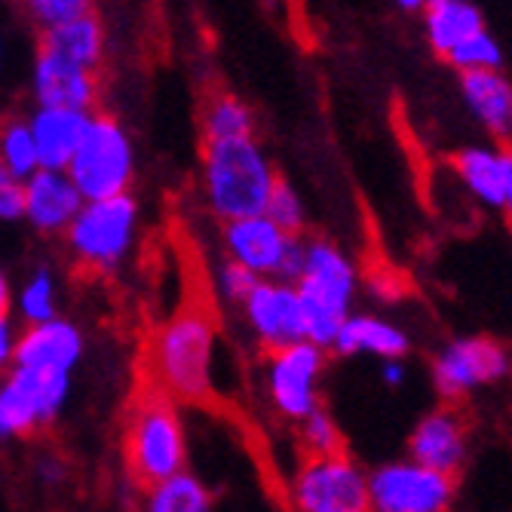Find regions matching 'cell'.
Wrapping results in <instances>:
<instances>
[{
	"label": "cell",
	"instance_id": "obj_1",
	"mask_svg": "<svg viewBox=\"0 0 512 512\" xmlns=\"http://www.w3.org/2000/svg\"><path fill=\"white\" fill-rule=\"evenodd\" d=\"M276 169L255 135L203 138L200 184L203 200L218 221L264 212Z\"/></svg>",
	"mask_w": 512,
	"mask_h": 512
},
{
	"label": "cell",
	"instance_id": "obj_2",
	"mask_svg": "<svg viewBox=\"0 0 512 512\" xmlns=\"http://www.w3.org/2000/svg\"><path fill=\"white\" fill-rule=\"evenodd\" d=\"M218 325L206 307H184L151 341V381L172 399L200 402L212 393Z\"/></svg>",
	"mask_w": 512,
	"mask_h": 512
},
{
	"label": "cell",
	"instance_id": "obj_3",
	"mask_svg": "<svg viewBox=\"0 0 512 512\" xmlns=\"http://www.w3.org/2000/svg\"><path fill=\"white\" fill-rule=\"evenodd\" d=\"M123 463L129 482L138 491L188 467V439H184L175 399L157 387L129 405L123 427Z\"/></svg>",
	"mask_w": 512,
	"mask_h": 512
},
{
	"label": "cell",
	"instance_id": "obj_4",
	"mask_svg": "<svg viewBox=\"0 0 512 512\" xmlns=\"http://www.w3.org/2000/svg\"><path fill=\"white\" fill-rule=\"evenodd\" d=\"M295 289L304 313L307 341L329 350L335 332L353 307L356 267L332 240L310 237L304 240V264L295 279Z\"/></svg>",
	"mask_w": 512,
	"mask_h": 512
},
{
	"label": "cell",
	"instance_id": "obj_5",
	"mask_svg": "<svg viewBox=\"0 0 512 512\" xmlns=\"http://www.w3.org/2000/svg\"><path fill=\"white\" fill-rule=\"evenodd\" d=\"M138 237V200L132 191L83 200L74 221L65 227V249L86 273H111L123 267Z\"/></svg>",
	"mask_w": 512,
	"mask_h": 512
},
{
	"label": "cell",
	"instance_id": "obj_6",
	"mask_svg": "<svg viewBox=\"0 0 512 512\" xmlns=\"http://www.w3.org/2000/svg\"><path fill=\"white\" fill-rule=\"evenodd\" d=\"M65 172L77 184L83 200H102L132 191V178H135L132 135L114 114L96 108Z\"/></svg>",
	"mask_w": 512,
	"mask_h": 512
},
{
	"label": "cell",
	"instance_id": "obj_7",
	"mask_svg": "<svg viewBox=\"0 0 512 512\" xmlns=\"http://www.w3.org/2000/svg\"><path fill=\"white\" fill-rule=\"evenodd\" d=\"M224 258H234L258 276L295 283L304 264V234H286L264 212L221 221Z\"/></svg>",
	"mask_w": 512,
	"mask_h": 512
},
{
	"label": "cell",
	"instance_id": "obj_8",
	"mask_svg": "<svg viewBox=\"0 0 512 512\" xmlns=\"http://www.w3.org/2000/svg\"><path fill=\"white\" fill-rule=\"evenodd\" d=\"M292 506L301 512H365L368 473L347 451L304 454L292 479Z\"/></svg>",
	"mask_w": 512,
	"mask_h": 512
},
{
	"label": "cell",
	"instance_id": "obj_9",
	"mask_svg": "<svg viewBox=\"0 0 512 512\" xmlns=\"http://www.w3.org/2000/svg\"><path fill=\"white\" fill-rule=\"evenodd\" d=\"M325 365H329V350L307 338L267 350L264 390L267 402L283 421L298 424L319 405V378Z\"/></svg>",
	"mask_w": 512,
	"mask_h": 512
},
{
	"label": "cell",
	"instance_id": "obj_10",
	"mask_svg": "<svg viewBox=\"0 0 512 512\" xmlns=\"http://www.w3.org/2000/svg\"><path fill=\"white\" fill-rule=\"evenodd\" d=\"M457 479L417 460H399L368 476V506L378 512H442L451 506Z\"/></svg>",
	"mask_w": 512,
	"mask_h": 512
},
{
	"label": "cell",
	"instance_id": "obj_11",
	"mask_svg": "<svg viewBox=\"0 0 512 512\" xmlns=\"http://www.w3.org/2000/svg\"><path fill=\"white\" fill-rule=\"evenodd\" d=\"M240 310H243V319L249 325L252 338L258 341L264 353L307 338L298 289L289 279L261 276L252 286V292L240 301Z\"/></svg>",
	"mask_w": 512,
	"mask_h": 512
},
{
	"label": "cell",
	"instance_id": "obj_12",
	"mask_svg": "<svg viewBox=\"0 0 512 512\" xmlns=\"http://www.w3.org/2000/svg\"><path fill=\"white\" fill-rule=\"evenodd\" d=\"M509 371V353L491 338H463L448 344L433 362V384L442 399L457 402L482 384H494Z\"/></svg>",
	"mask_w": 512,
	"mask_h": 512
},
{
	"label": "cell",
	"instance_id": "obj_13",
	"mask_svg": "<svg viewBox=\"0 0 512 512\" xmlns=\"http://www.w3.org/2000/svg\"><path fill=\"white\" fill-rule=\"evenodd\" d=\"M83 197L65 169L40 166L22 181V221L37 237H62Z\"/></svg>",
	"mask_w": 512,
	"mask_h": 512
},
{
	"label": "cell",
	"instance_id": "obj_14",
	"mask_svg": "<svg viewBox=\"0 0 512 512\" xmlns=\"http://www.w3.org/2000/svg\"><path fill=\"white\" fill-rule=\"evenodd\" d=\"M31 99L34 105L96 111L102 99V77L96 68L77 65L37 46L31 65Z\"/></svg>",
	"mask_w": 512,
	"mask_h": 512
},
{
	"label": "cell",
	"instance_id": "obj_15",
	"mask_svg": "<svg viewBox=\"0 0 512 512\" xmlns=\"http://www.w3.org/2000/svg\"><path fill=\"white\" fill-rule=\"evenodd\" d=\"M86 338L80 325L65 316H50L19 329L13 365L46 368V371H74L83 359Z\"/></svg>",
	"mask_w": 512,
	"mask_h": 512
},
{
	"label": "cell",
	"instance_id": "obj_16",
	"mask_svg": "<svg viewBox=\"0 0 512 512\" xmlns=\"http://www.w3.org/2000/svg\"><path fill=\"white\" fill-rule=\"evenodd\" d=\"M408 454L424 467L457 479L463 463H467V424H463V417L451 408L427 414L408 439Z\"/></svg>",
	"mask_w": 512,
	"mask_h": 512
},
{
	"label": "cell",
	"instance_id": "obj_17",
	"mask_svg": "<svg viewBox=\"0 0 512 512\" xmlns=\"http://www.w3.org/2000/svg\"><path fill=\"white\" fill-rule=\"evenodd\" d=\"M460 92L500 151H512V83L500 68L460 71Z\"/></svg>",
	"mask_w": 512,
	"mask_h": 512
},
{
	"label": "cell",
	"instance_id": "obj_18",
	"mask_svg": "<svg viewBox=\"0 0 512 512\" xmlns=\"http://www.w3.org/2000/svg\"><path fill=\"white\" fill-rule=\"evenodd\" d=\"M89 117L92 111H80V108L34 105V111L28 114V126L34 135L40 166L65 169L89 126Z\"/></svg>",
	"mask_w": 512,
	"mask_h": 512
},
{
	"label": "cell",
	"instance_id": "obj_19",
	"mask_svg": "<svg viewBox=\"0 0 512 512\" xmlns=\"http://www.w3.org/2000/svg\"><path fill=\"white\" fill-rule=\"evenodd\" d=\"M37 46L62 56V59H71L77 65L102 71L105 56H108V31H105V22L99 19V13L92 10V13H83L62 25L43 28L37 34Z\"/></svg>",
	"mask_w": 512,
	"mask_h": 512
},
{
	"label": "cell",
	"instance_id": "obj_20",
	"mask_svg": "<svg viewBox=\"0 0 512 512\" xmlns=\"http://www.w3.org/2000/svg\"><path fill=\"white\" fill-rule=\"evenodd\" d=\"M329 350H335L338 356L371 353V356H381V359H402L408 353V338L402 329H396V325L387 319L350 313L341 322V329L335 332Z\"/></svg>",
	"mask_w": 512,
	"mask_h": 512
},
{
	"label": "cell",
	"instance_id": "obj_21",
	"mask_svg": "<svg viewBox=\"0 0 512 512\" xmlns=\"http://www.w3.org/2000/svg\"><path fill=\"white\" fill-rule=\"evenodd\" d=\"M142 497H145V509L151 512H206L215 506V494L209 491V485L188 467L148 485Z\"/></svg>",
	"mask_w": 512,
	"mask_h": 512
},
{
	"label": "cell",
	"instance_id": "obj_22",
	"mask_svg": "<svg viewBox=\"0 0 512 512\" xmlns=\"http://www.w3.org/2000/svg\"><path fill=\"white\" fill-rule=\"evenodd\" d=\"M10 375L22 384L25 396L31 399L40 427L50 430L62 408L68 405L71 396V371H46V368H25V365H10Z\"/></svg>",
	"mask_w": 512,
	"mask_h": 512
},
{
	"label": "cell",
	"instance_id": "obj_23",
	"mask_svg": "<svg viewBox=\"0 0 512 512\" xmlns=\"http://www.w3.org/2000/svg\"><path fill=\"white\" fill-rule=\"evenodd\" d=\"M427 43L430 50L445 59L451 46H457L463 37L485 28L482 13L467 4V0H442V4H427Z\"/></svg>",
	"mask_w": 512,
	"mask_h": 512
},
{
	"label": "cell",
	"instance_id": "obj_24",
	"mask_svg": "<svg viewBox=\"0 0 512 512\" xmlns=\"http://www.w3.org/2000/svg\"><path fill=\"white\" fill-rule=\"evenodd\" d=\"M454 169L463 184L488 206H503V154L485 148H463L454 154Z\"/></svg>",
	"mask_w": 512,
	"mask_h": 512
},
{
	"label": "cell",
	"instance_id": "obj_25",
	"mask_svg": "<svg viewBox=\"0 0 512 512\" xmlns=\"http://www.w3.org/2000/svg\"><path fill=\"white\" fill-rule=\"evenodd\" d=\"M40 417L25 396L22 384L4 371L0 375V442H22L40 433Z\"/></svg>",
	"mask_w": 512,
	"mask_h": 512
},
{
	"label": "cell",
	"instance_id": "obj_26",
	"mask_svg": "<svg viewBox=\"0 0 512 512\" xmlns=\"http://www.w3.org/2000/svg\"><path fill=\"white\" fill-rule=\"evenodd\" d=\"M16 316L22 325L43 322L50 316H59V283L56 273L50 267H37L25 276V283L19 286L13 298Z\"/></svg>",
	"mask_w": 512,
	"mask_h": 512
},
{
	"label": "cell",
	"instance_id": "obj_27",
	"mask_svg": "<svg viewBox=\"0 0 512 512\" xmlns=\"http://www.w3.org/2000/svg\"><path fill=\"white\" fill-rule=\"evenodd\" d=\"M203 138H237V135H255V114L252 108L230 96V92H215L206 99L203 108Z\"/></svg>",
	"mask_w": 512,
	"mask_h": 512
},
{
	"label": "cell",
	"instance_id": "obj_28",
	"mask_svg": "<svg viewBox=\"0 0 512 512\" xmlns=\"http://www.w3.org/2000/svg\"><path fill=\"white\" fill-rule=\"evenodd\" d=\"M0 163L22 181L34 169H40V157H37V145H34L28 117H0Z\"/></svg>",
	"mask_w": 512,
	"mask_h": 512
},
{
	"label": "cell",
	"instance_id": "obj_29",
	"mask_svg": "<svg viewBox=\"0 0 512 512\" xmlns=\"http://www.w3.org/2000/svg\"><path fill=\"white\" fill-rule=\"evenodd\" d=\"M298 436H301V448L304 454H335L344 451V436L335 424V417L325 411L322 405H316L310 414H304L298 421Z\"/></svg>",
	"mask_w": 512,
	"mask_h": 512
},
{
	"label": "cell",
	"instance_id": "obj_30",
	"mask_svg": "<svg viewBox=\"0 0 512 512\" xmlns=\"http://www.w3.org/2000/svg\"><path fill=\"white\" fill-rule=\"evenodd\" d=\"M445 62L454 65L457 71H479V68H500L503 56L497 40L485 28H479L470 37H463L457 46H451Z\"/></svg>",
	"mask_w": 512,
	"mask_h": 512
},
{
	"label": "cell",
	"instance_id": "obj_31",
	"mask_svg": "<svg viewBox=\"0 0 512 512\" xmlns=\"http://www.w3.org/2000/svg\"><path fill=\"white\" fill-rule=\"evenodd\" d=\"M264 215L286 230V234H304L307 230V215H304V203L298 197V191L286 178H276L270 197L264 203Z\"/></svg>",
	"mask_w": 512,
	"mask_h": 512
},
{
	"label": "cell",
	"instance_id": "obj_32",
	"mask_svg": "<svg viewBox=\"0 0 512 512\" xmlns=\"http://www.w3.org/2000/svg\"><path fill=\"white\" fill-rule=\"evenodd\" d=\"M22 7L28 10L37 31H43L68 19H77L83 13H92L96 10V0H22Z\"/></svg>",
	"mask_w": 512,
	"mask_h": 512
},
{
	"label": "cell",
	"instance_id": "obj_33",
	"mask_svg": "<svg viewBox=\"0 0 512 512\" xmlns=\"http://www.w3.org/2000/svg\"><path fill=\"white\" fill-rule=\"evenodd\" d=\"M258 273H252L249 267H243L240 261L234 258H224L215 270V286H218V295L227 301V304H237L252 292V286L258 283Z\"/></svg>",
	"mask_w": 512,
	"mask_h": 512
},
{
	"label": "cell",
	"instance_id": "obj_34",
	"mask_svg": "<svg viewBox=\"0 0 512 512\" xmlns=\"http://www.w3.org/2000/svg\"><path fill=\"white\" fill-rule=\"evenodd\" d=\"M22 221V178L0 163V224Z\"/></svg>",
	"mask_w": 512,
	"mask_h": 512
},
{
	"label": "cell",
	"instance_id": "obj_35",
	"mask_svg": "<svg viewBox=\"0 0 512 512\" xmlns=\"http://www.w3.org/2000/svg\"><path fill=\"white\" fill-rule=\"evenodd\" d=\"M16 338H19V329H16V319L10 310H0V375L13 365V356H16Z\"/></svg>",
	"mask_w": 512,
	"mask_h": 512
},
{
	"label": "cell",
	"instance_id": "obj_36",
	"mask_svg": "<svg viewBox=\"0 0 512 512\" xmlns=\"http://www.w3.org/2000/svg\"><path fill=\"white\" fill-rule=\"evenodd\" d=\"M503 154V175H506V181H503V212H506V221H509V227H512V151H500Z\"/></svg>",
	"mask_w": 512,
	"mask_h": 512
},
{
	"label": "cell",
	"instance_id": "obj_37",
	"mask_svg": "<svg viewBox=\"0 0 512 512\" xmlns=\"http://www.w3.org/2000/svg\"><path fill=\"white\" fill-rule=\"evenodd\" d=\"M402 378H405L402 362H399V359H384V384H387V387H399Z\"/></svg>",
	"mask_w": 512,
	"mask_h": 512
},
{
	"label": "cell",
	"instance_id": "obj_38",
	"mask_svg": "<svg viewBox=\"0 0 512 512\" xmlns=\"http://www.w3.org/2000/svg\"><path fill=\"white\" fill-rule=\"evenodd\" d=\"M10 307H13V286H10L7 270L0 267V310H10Z\"/></svg>",
	"mask_w": 512,
	"mask_h": 512
},
{
	"label": "cell",
	"instance_id": "obj_39",
	"mask_svg": "<svg viewBox=\"0 0 512 512\" xmlns=\"http://www.w3.org/2000/svg\"><path fill=\"white\" fill-rule=\"evenodd\" d=\"M396 7H402V10H408V13H414V10H421V7H427V0H393Z\"/></svg>",
	"mask_w": 512,
	"mask_h": 512
},
{
	"label": "cell",
	"instance_id": "obj_40",
	"mask_svg": "<svg viewBox=\"0 0 512 512\" xmlns=\"http://www.w3.org/2000/svg\"><path fill=\"white\" fill-rule=\"evenodd\" d=\"M0 62H4V43H0Z\"/></svg>",
	"mask_w": 512,
	"mask_h": 512
},
{
	"label": "cell",
	"instance_id": "obj_41",
	"mask_svg": "<svg viewBox=\"0 0 512 512\" xmlns=\"http://www.w3.org/2000/svg\"><path fill=\"white\" fill-rule=\"evenodd\" d=\"M427 4H442V0H427Z\"/></svg>",
	"mask_w": 512,
	"mask_h": 512
},
{
	"label": "cell",
	"instance_id": "obj_42",
	"mask_svg": "<svg viewBox=\"0 0 512 512\" xmlns=\"http://www.w3.org/2000/svg\"><path fill=\"white\" fill-rule=\"evenodd\" d=\"M267 4H279V0H267Z\"/></svg>",
	"mask_w": 512,
	"mask_h": 512
}]
</instances>
